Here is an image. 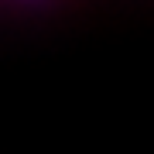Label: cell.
<instances>
[{
	"label": "cell",
	"mask_w": 154,
	"mask_h": 154,
	"mask_svg": "<svg viewBox=\"0 0 154 154\" xmlns=\"http://www.w3.org/2000/svg\"><path fill=\"white\" fill-rule=\"evenodd\" d=\"M21 4H38V0H21Z\"/></svg>",
	"instance_id": "6da1fadb"
}]
</instances>
